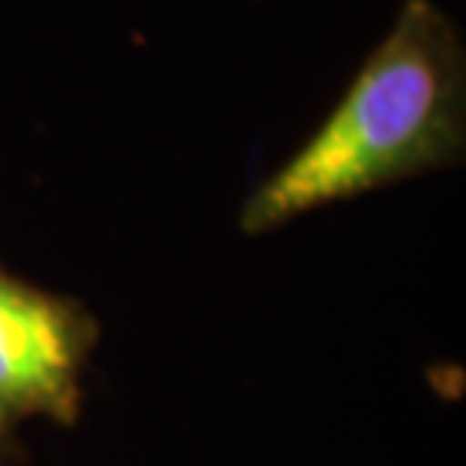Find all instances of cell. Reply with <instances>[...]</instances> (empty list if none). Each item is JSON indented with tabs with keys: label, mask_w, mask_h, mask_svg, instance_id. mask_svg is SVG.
<instances>
[{
	"label": "cell",
	"mask_w": 466,
	"mask_h": 466,
	"mask_svg": "<svg viewBox=\"0 0 466 466\" xmlns=\"http://www.w3.org/2000/svg\"><path fill=\"white\" fill-rule=\"evenodd\" d=\"M466 49L435 0H404L346 94L242 200L238 232L269 235L339 200L463 163Z\"/></svg>",
	"instance_id": "cell-1"
},
{
	"label": "cell",
	"mask_w": 466,
	"mask_h": 466,
	"mask_svg": "<svg viewBox=\"0 0 466 466\" xmlns=\"http://www.w3.org/2000/svg\"><path fill=\"white\" fill-rule=\"evenodd\" d=\"M100 346V318L84 300L0 267V466H25L21 429L46 418L73 429L84 373Z\"/></svg>",
	"instance_id": "cell-2"
}]
</instances>
